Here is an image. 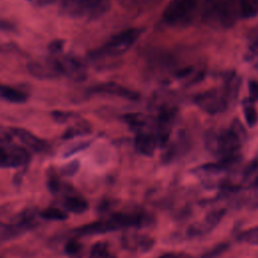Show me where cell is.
<instances>
[{
  "instance_id": "e0dca14e",
  "label": "cell",
  "mask_w": 258,
  "mask_h": 258,
  "mask_svg": "<svg viewBox=\"0 0 258 258\" xmlns=\"http://www.w3.org/2000/svg\"><path fill=\"white\" fill-rule=\"evenodd\" d=\"M0 97L11 103H22L25 102L27 95L15 88L0 85Z\"/></svg>"
},
{
  "instance_id": "2e32d148",
  "label": "cell",
  "mask_w": 258,
  "mask_h": 258,
  "mask_svg": "<svg viewBox=\"0 0 258 258\" xmlns=\"http://www.w3.org/2000/svg\"><path fill=\"white\" fill-rule=\"evenodd\" d=\"M63 206L67 211L75 213V214H81L87 211L89 204L86 199L80 196H71L64 200Z\"/></svg>"
},
{
  "instance_id": "9c48e42d",
  "label": "cell",
  "mask_w": 258,
  "mask_h": 258,
  "mask_svg": "<svg viewBox=\"0 0 258 258\" xmlns=\"http://www.w3.org/2000/svg\"><path fill=\"white\" fill-rule=\"evenodd\" d=\"M30 160V154L24 147L0 146V167H18Z\"/></svg>"
},
{
  "instance_id": "7402d4cb",
  "label": "cell",
  "mask_w": 258,
  "mask_h": 258,
  "mask_svg": "<svg viewBox=\"0 0 258 258\" xmlns=\"http://www.w3.org/2000/svg\"><path fill=\"white\" fill-rule=\"evenodd\" d=\"M155 0H118L119 4L130 11H140L148 7Z\"/></svg>"
},
{
  "instance_id": "5b68a950",
  "label": "cell",
  "mask_w": 258,
  "mask_h": 258,
  "mask_svg": "<svg viewBox=\"0 0 258 258\" xmlns=\"http://www.w3.org/2000/svg\"><path fill=\"white\" fill-rule=\"evenodd\" d=\"M109 5V0H60L62 11L75 18H98L106 13Z\"/></svg>"
},
{
  "instance_id": "cb8c5ba5",
  "label": "cell",
  "mask_w": 258,
  "mask_h": 258,
  "mask_svg": "<svg viewBox=\"0 0 258 258\" xmlns=\"http://www.w3.org/2000/svg\"><path fill=\"white\" fill-rule=\"evenodd\" d=\"M252 101H247L243 106V112L245 115V119L247 124L252 127L254 126L258 121V113L256 111V108Z\"/></svg>"
},
{
  "instance_id": "4fadbf2b",
  "label": "cell",
  "mask_w": 258,
  "mask_h": 258,
  "mask_svg": "<svg viewBox=\"0 0 258 258\" xmlns=\"http://www.w3.org/2000/svg\"><path fill=\"white\" fill-rule=\"evenodd\" d=\"M10 131H11L12 135L17 137L25 146L29 147L33 151L42 152V151H45L48 147L47 143L44 140L38 138L37 136H35L34 134H32L31 132H29L25 129L12 127V128H10Z\"/></svg>"
},
{
  "instance_id": "30bf717a",
  "label": "cell",
  "mask_w": 258,
  "mask_h": 258,
  "mask_svg": "<svg viewBox=\"0 0 258 258\" xmlns=\"http://www.w3.org/2000/svg\"><path fill=\"white\" fill-rule=\"evenodd\" d=\"M61 74L73 81H83L86 78V67L81 59L73 55L57 56Z\"/></svg>"
},
{
  "instance_id": "f1b7e54d",
  "label": "cell",
  "mask_w": 258,
  "mask_h": 258,
  "mask_svg": "<svg viewBox=\"0 0 258 258\" xmlns=\"http://www.w3.org/2000/svg\"><path fill=\"white\" fill-rule=\"evenodd\" d=\"M78 168H79V162L77 160H75V161H72V162L68 163L67 165H64L62 167L61 171L66 175H73L75 172H77Z\"/></svg>"
},
{
  "instance_id": "d4e9b609",
  "label": "cell",
  "mask_w": 258,
  "mask_h": 258,
  "mask_svg": "<svg viewBox=\"0 0 258 258\" xmlns=\"http://www.w3.org/2000/svg\"><path fill=\"white\" fill-rule=\"evenodd\" d=\"M110 255L108 244L106 242H97L91 249L90 258H107Z\"/></svg>"
},
{
  "instance_id": "9a60e30c",
  "label": "cell",
  "mask_w": 258,
  "mask_h": 258,
  "mask_svg": "<svg viewBox=\"0 0 258 258\" xmlns=\"http://www.w3.org/2000/svg\"><path fill=\"white\" fill-rule=\"evenodd\" d=\"M124 246L133 252H147L154 245V240L146 235L136 233L126 235L123 239Z\"/></svg>"
},
{
  "instance_id": "4dcf8cb0",
  "label": "cell",
  "mask_w": 258,
  "mask_h": 258,
  "mask_svg": "<svg viewBox=\"0 0 258 258\" xmlns=\"http://www.w3.org/2000/svg\"><path fill=\"white\" fill-rule=\"evenodd\" d=\"M62 47H63V41L60 39H56V40L50 42L49 46H48L51 53H58L59 51L62 50Z\"/></svg>"
},
{
  "instance_id": "484cf974",
  "label": "cell",
  "mask_w": 258,
  "mask_h": 258,
  "mask_svg": "<svg viewBox=\"0 0 258 258\" xmlns=\"http://www.w3.org/2000/svg\"><path fill=\"white\" fill-rule=\"evenodd\" d=\"M52 118L58 122V123H64L69 120L73 119L75 116V113L72 112H66V111H54L51 113Z\"/></svg>"
},
{
  "instance_id": "603a6c76",
  "label": "cell",
  "mask_w": 258,
  "mask_h": 258,
  "mask_svg": "<svg viewBox=\"0 0 258 258\" xmlns=\"http://www.w3.org/2000/svg\"><path fill=\"white\" fill-rule=\"evenodd\" d=\"M40 216L43 219L50 221H63L68 219L67 212L58 208H47L40 213Z\"/></svg>"
},
{
  "instance_id": "6da1fadb",
  "label": "cell",
  "mask_w": 258,
  "mask_h": 258,
  "mask_svg": "<svg viewBox=\"0 0 258 258\" xmlns=\"http://www.w3.org/2000/svg\"><path fill=\"white\" fill-rule=\"evenodd\" d=\"M151 218L148 214L142 212L115 213L106 220L96 221L75 229L79 235H94L106 232L116 231L129 227H142L149 225Z\"/></svg>"
},
{
  "instance_id": "d6986e66",
  "label": "cell",
  "mask_w": 258,
  "mask_h": 258,
  "mask_svg": "<svg viewBox=\"0 0 258 258\" xmlns=\"http://www.w3.org/2000/svg\"><path fill=\"white\" fill-rule=\"evenodd\" d=\"M25 226L21 223L18 225H9L0 222V243L15 238L18 234L25 230Z\"/></svg>"
},
{
  "instance_id": "4316f807",
  "label": "cell",
  "mask_w": 258,
  "mask_h": 258,
  "mask_svg": "<svg viewBox=\"0 0 258 258\" xmlns=\"http://www.w3.org/2000/svg\"><path fill=\"white\" fill-rule=\"evenodd\" d=\"M81 248H82V245L78 241L71 240L66 244L64 251L70 255H75L81 251Z\"/></svg>"
},
{
  "instance_id": "5bb4252c",
  "label": "cell",
  "mask_w": 258,
  "mask_h": 258,
  "mask_svg": "<svg viewBox=\"0 0 258 258\" xmlns=\"http://www.w3.org/2000/svg\"><path fill=\"white\" fill-rule=\"evenodd\" d=\"M91 93L94 94H107L112 96H117L121 98H125L128 100H135L138 98V95L133 91L124 88L118 84L114 83H106L98 85L91 89Z\"/></svg>"
},
{
  "instance_id": "f546056e",
  "label": "cell",
  "mask_w": 258,
  "mask_h": 258,
  "mask_svg": "<svg viewBox=\"0 0 258 258\" xmlns=\"http://www.w3.org/2000/svg\"><path fill=\"white\" fill-rule=\"evenodd\" d=\"M11 139H12V133H11L10 129L8 130L0 125V143L6 144V143L10 142Z\"/></svg>"
},
{
  "instance_id": "ffe728a7",
  "label": "cell",
  "mask_w": 258,
  "mask_h": 258,
  "mask_svg": "<svg viewBox=\"0 0 258 258\" xmlns=\"http://www.w3.org/2000/svg\"><path fill=\"white\" fill-rule=\"evenodd\" d=\"M90 130H91V128H90L89 123L82 121V122L68 128L63 133V138L70 139V138H73V137H76L79 135H84V134L89 133Z\"/></svg>"
},
{
  "instance_id": "44dd1931",
  "label": "cell",
  "mask_w": 258,
  "mask_h": 258,
  "mask_svg": "<svg viewBox=\"0 0 258 258\" xmlns=\"http://www.w3.org/2000/svg\"><path fill=\"white\" fill-rule=\"evenodd\" d=\"M238 241L250 245H255L258 246V226L249 228L237 236Z\"/></svg>"
},
{
  "instance_id": "3957f363",
  "label": "cell",
  "mask_w": 258,
  "mask_h": 258,
  "mask_svg": "<svg viewBox=\"0 0 258 258\" xmlns=\"http://www.w3.org/2000/svg\"><path fill=\"white\" fill-rule=\"evenodd\" d=\"M241 144L242 134L235 127L215 132L209 139V147L221 159L238 158Z\"/></svg>"
},
{
  "instance_id": "8fae6325",
  "label": "cell",
  "mask_w": 258,
  "mask_h": 258,
  "mask_svg": "<svg viewBox=\"0 0 258 258\" xmlns=\"http://www.w3.org/2000/svg\"><path fill=\"white\" fill-rule=\"evenodd\" d=\"M159 146V141L155 133L147 131H138L135 136L136 150L146 156H151Z\"/></svg>"
},
{
  "instance_id": "ac0fdd59",
  "label": "cell",
  "mask_w": 258,
  "mask_h": 258,
  "mask_svg": "<svg viewBox=\"0 0 258 258\" xmlns=\"http://www.w3.org/2000/svg\"><path fill=\"white\" fill-rule=\"evenodd\" d=\"M236 2L242 17L251 18L258 15V0H236Z\"/></svg>"
},
{
  "instance_id": "7a4b0ae2",
  "label": "cell",
  "mask_w": 258,
  "mask_h": 258,
  "mask_svg": "<svg viewBox=\"0 0 258 258\" xmlns=\"http://www.w3.org/2000/svg\"><path fill=\"white\" fill-rule=\"evenodd\" d=\"M236 92L237 88L233 86V82L231 80L224 86V88H213L198 95L195 101L204 111L210 114H216L223 112L228 108L229 103L236 95Z\"/></svg>"
},
{
  "instance_id": "1f68e13d",
  "label": "cell",
  "mask_w": 258,
  "mask_h": 258,
  "mask_svg": "<svg viewBox=\"0 0 258 258\" xmlns=\"http://www.w3.org/2000/svg\"><path fill=\"white\" fill-rule=\"evenodd\" d=\"M158 258H192L191 256L185 254V253H180V252H168L160 255Z\"/></svg>"
},
{
  "instance_id": "52a82bcc",
  "label": "cell",
  "mask_w": 258,
  "mask_h": 258,
  "mask_svg": "<svg viewBox=\"0 0 258 258\" xmlns=\"http://www.w3.org/2000/svg\"><path fill=\"white\" fill-rule=\"evenodd\" d=\"M209 20L223 26H231L236 19L238 10L235 0H205Z\"/></svg>"
},
{
  "instance_id": "e575fe53",
  "label": "cell",
  "mask_w": 258,
  "mask_h": 258,
  "mask_svg": "<svg viewBox=\"0 0 258 258\" xmlns=\"http://www.w3.org/2000/svg\"><path fill=\"white\" fill-rule=\"evenodd\" d=\"M254 183H255V185H256V186H258V175L256 176V178H255V182H254Z\"/></svg>"
},
{
  "instance_id": "83f0119b",
  "label": "cell",
  "mask_w": 258,
  "mask_h": 258,
  "mask_svg": "<svg viewBox=\"0 0 258 258\" xmlns=\"http://www.w3.org/2000/svg\"><path fill=\"white\" fill-rule=\"evenodd\" d=\"M249 94H250V101L252 102L258 101V82L257 81L249 82Z\"/></svg>"
},
{
  "instance_id": "ba28073f",
  "label": "cell",
  "mask_w": 258,
  "mask_h": 258,
  "mask_svg": "<svg viewBox=\"0 0 258 258\" xmlns=\"http://www.w3.org/2000/svg\"><path fill=\"white\" fill-rule=\"evenodd\" d=\"M27 70L33 77L41 80L55 79L62 76L56 56L32 60L27 64Z\"/></svg>"
},
{
  "instance_id": "8992f818",
  "label": "cell",
  "mask_w": 258,
  "mask_h": 258,
  "mask_svg": "<svg viewBox=\"0 0 258 258\" xmlns=\"http://www.w3.org/2000/svg\"><path fill=\"white\" fill-rule=\"evenodd\" d=\"M200 0H170L165 7L162 18L171 26H184L194 19Z\"/></svg>"
},
{
  "instance_id": "7c38bea8",
  "label": "cell",
  "mask_w": 258,
  "mask_h": 258,
  "mask_svg": "<svg viewBox=\"0 0 258 258\" xmlns=\"http://www.w3.org/2000/svg\"><path fill=\"white\" fill-rule=\"evenodd\" d=\"M223 216H224L223 210L210 213L203 221L197 222L196 224L191 225L187 230V234L189 236H199V235H203L210 232L214 227H216L220 223Z\"/></svg>"
},
{
  "instance_id": "277c9868",
  "label": "cell",
  "mask_w": 258,
  "mask_h": 258,
  "mask_svg": "<svg viewBox=\"0 0 258 258\" xmlns=\"http://www.w3.org/2000/svg\"><path fill=\"white\" fill-rule=\"evenodd\" d=\"M142 30L139 28H128L113 35L101 48L92 53L94 58L114 57L126 52L138 39Z\"/></svg>"
},
{
  "instance_id": "d590c367",
  "label": "cell",
  "mask_w": 258,
  "mask_h": 258,
  "mask_svg": "<svg viewBox=\"0 0 258 258\" xmlns=\"http://www.w3.org/2000/svg\"><path fill=\"white\" fill-rule=\"evenodd\" d=\"M107 258H115V257H114V256H112V255H111V254H110V255H109V256H108V257H107Z\"/></svg>"
},
{
  "instance_id": "836d02e7",
  "label": "cell",
  "mask_w": 258,
  "mask_h": 258,
  "mask_svg": "<svg viewBox=\"0 0 258 258\" xmlns=\"http://www.w3.org/2000/svg\"><path fill=\"white\" fill-rule=\"evenodd\" d=\"M28 2L34 4V5H38V6H44V5H48L51 4L52 2H54L55 0H27Z\"/></svg>"
},
{
  "instance_id": "d6a6232c",
  "label": "cell",
  "mask_w": 258,
  "mask_h": 258,
  "mask_svg": "<svg viewBox=\"0 0 258 258\" xmlns=\"http://www.w3.org/2000/svg\"><path fill=\"white\" fill-rule=\"evenodd\" d=\"M88 146V143H80V144H78L77 146H74V147H72L67 153H66V156H69V155H72V154H74V153H76L77 151H79V150H82V149H84L85 147H87Z\"/></svg>"
}]
</instances>
